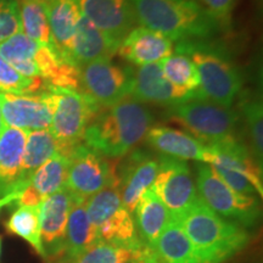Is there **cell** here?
Returning a JSON list of instances; mask_svg holds the SVG:
<instances>
[{
  "label": "cell",
  "instance_id": "cell-1",
  "mask_svg": "<svg viewBox=\"0 0 263 263\" xmlns=\"http://www.w3.org/2000/svg\"><path fill=\"white\" fill-rule=\"evenodd\" d=\"M154 122L149 108L132 98L99 110L84 132L85 145L103 156L122 157L136 146Z\"/></svg>",
  "mask_w": 263,
  "mask_h": 263
},
{
  "label": "cell",
  "instance_id": "cell-2",
  "mask_svg": "<svg viewBox=\"0 0 263 263\" xmlns=\"http://www.w3.org/2000/svg\"><path fill=\"white\" fill-rule=\"evenodd\" d=\"M137 21L171 41H201L221 29L216 21L195 0H130Z\"/></svg>",
  "mask_w": 263,
  "mask_h": 263
},
{
  "label": "cell",
  "instance_id": "cell-3",
  "mask_svg": "<svg viewBox=\"0 0 263 263\" xmlns=\"http://www.w3.org/2000/svg\"><path fill=\"white\" fill-rule=\"evenodd\" d=\"M176 222L192 241L202 263L224 262L249 242V234L242 227L217 215L200 199Z\"/></svg>",
  "mask_w": 263,
  "mask_h": 263
},
{
  "label": "cell",
  "instance_id": "cell-4",
  "mask_svg": "<svg viewBox=\"0 0 263 263\" xmlns=\"http://www.w3.org/2000/svg\"><path fill=\"white\" fill-rule=\"evenodd\" d=\"M176 50L189 55L195 65L200 81L197 99L230 108L241 89L242 78L226 49L203 41H183Z\"/></svg>",
  "mask_w": 263,
  "mask_h": 263
},
{
  "label": "cell",
  "instance_id": "cell-5",
  "mask_svg": "<svg viewBox=\"0 0 263 263\" xmlns=\"http://www.w3.org/2000/svg\"><path fill=\"white\" fill-rule=\"evenodd\" d=\"M207 164L236 193L255 196L263 195L262 167L249 154L244 144L234 136L207 145Z\"/></svg>",
  "mask_w": 263,
  "mask_h": 263
},
{
  "label": "cell",
  "instance_id": "cell-6",
  "mask_svg": "<svg viewBox=\"0 0 263 263\" xmlns=\"http://www.w3.org/2000/svg\"><path fill=\"white\" fill-rule=\"evenodd\" d=\"M196 190L200 200L209 209L229 222L240 227H251L257 222V199L233 190L210 164H197Z\"/></svg>",
  "mask_w": 263,
  "mask_h": 263
},
{
  "label": "cell",
  "instance_id": "cell-7",
  "mask_svg": "<svg viewBox=\"0 0 263 263\" xmlns=\"http://www.w3.org/2000/svg\"><path fill=\"white\" fill-rule=\"evenodd\" d=\"M166 114L205 145L233 136L239 121L238 114L232 108L221 107L197 98L168 106Z\"/></svg>",
  "mask_w": 263,
  "mask_h": 263
},
{
  "label": "cell",
  "instance_id": "cell-8",
  "mask_svg": "<svg viewBox=\"0 0 263 263\" xmlns=\"http://www.w3.org/2000/svg\"><path fill=\"white\" fill-rule=\"evenodd\" d=\"M54 88L57 106L50 132L60 144L59 154L68 157L83 140L84 132L100 107L89 97L78 90Z\"/></svg>",
  "mask_w": 263,
  "mask_h": 263
},
{
  "label": "cell",
  "instance_id": "cell-9",
  "mask_svg": "<svg viewBox=\"0 0 263 263\" xmlns=\"http://www.w3.org/2000/svg\"><path fill=\"white\" fill-rule=\"evenodd\" d=\"M151 190L168 210L172 221H177L200 199L188 163L163 155L159 159Z\"/></svg>",
  "mask_w": 263,
  "mask_h": 263
},
{
  "label": "cell",
  "instance_id": "cell-10",
  "mask_svg": "<svg viewBox=\"0 0 263 263\" xmlns=\"http://www.w3.org/2000/svg\"><path fill=\"white\" fill-rule=\"evenodd\" d=\"M57 106V93L47 85L33 94L0 93V107L5 126L27 132L50 129Z\"/></svg>",
  "mask_w": 263,
  "mask_h": 263
},
{
  "label": "cell",
  "instance_id": "cell-11",
  "mask_svg": "<svg viewBox=\"0 0 263 263\" xmlns=\"http://www.w3.org/2000/svg\"><path fill=\"white\" fill-rule=\"evenodd\" d=\"M82 90L99 107H111L129 98L130 67L122 68L111 60H98L81 66Z\"/></svg>",
  "mask_w": 263,
  "mask_h": 263
},
{
  "label": "cell",
  "instance_id": "cell-12",
  "mask_svg": "<svg viewBox=\"0 0 263 263\" xmlns=\"http://www.w3.org/2000/svg\"><path fill=\"white\" fill-rule=\"evenodd\" d=\"M115 170L101 154L80 144L68 156L65 186L72 195L89 199L106 185Z\"/></svg>",
  "mask_w": 263,
  "mask_h": 263
},
{
  "label": "cell",
  "instance_id": "cell-13",
  "mask_svg": "<svg viewBox=\"0 0 263 263\" xmlns=\"http://www.w3.org/2000/svg\"><path fill=\"white\" fill-rule=\"evenodd\" d=\"M81 14L103 32L115 47H120L137 24L130 0H76Z\"/></svg>",
  "mask_w": 263,
  "mask_h": 263
},
{
  "label": "cell",
  "instance_id": "cell-14",
  "mask_svg": "<svg viewBox=\"0 0 263 263\" xmlns=\"http://www.w3.org/2000/svg\"><path fill=\"white\" fill-rule=\"evenodd\" d=\"M129 98L138 103H149L172 106L189 99L197 98L196 94L186 93L171 84L164 77L160 62L138 66L130 68Z\"/></svg>",
  "mask_w": 263,
  "mask_h": 263
},
{
  "label": "cell",
  "instance_id": "cell-15",
  "mask_svg": "<svg viewBox=\"0 0 263 263\" xmlns=\"http://www.w3.org/2000/svg\"><path fill=\"white\" fill-rule=\"evenodd\" d=\"M71 202L72 194L65 186L41 203V240L45 258L64 255Z\"/></svg>",
  "mask_w": 263,
  "mask_h": 263
},
{
  "label": "cell",
  "instance_id": "cell-16",
  "mask_svg": "<svg viewBox=\"0 0 263 263\" xmlns=\"http://www.w3.org/2000/svg\"><path fill=\"white\" fill-rule=\"evenodd\" d=\"M159 171V160L149 154L137 150L123 163L121 172H117L120 193L123 206L130 213L134 212L141 196L153 186Z\"/></svg>",
  "mask_w": 263,
  "mask_h": 263
},
{
  "label": "cell",
  "instance_id": "cell-17",
  "mask_svg": "<svg viewBox=\"0 0 263 263\" xmlns=\"http://www.w3.org/2000/svg\"><path fill=\"white\" fill-rule=\"evenodd\" d=\"M173 42L159 32L145 27H137L123 39L118 52L130 64L144 66L157 64L173 52Z\"/></svg>",
  "mask_w": 263,
  "mask_h": 263
},
{
  "label": "cell",
  "instance_id": "cell-18",
  "mask_svg": "<svg viewBox=\"0 0 263 263\" xmlns=\"http://www.w3.org/2000/svg\"><path fill=\"white\" fill-rule=\"evenodd\" d=\"M145 140L147 145L159 151L163 156L207 163V159H209L207 145L185 132L157 126L150 128L145 136Z\"/></svg>",
  "mask_w": 263,
  "mask_h": 263
},
{
  "label": "cell",
  "instance_id": "cell-19",
  "mask_svg": "<svg viewBox=\"0 0 263 263\" xmlns=\"http://www.w3.org/2000/svg\"><path fill=\"white\" fill-rule=\"evenodd\" d=\"M27 130L5 127L0 134V196L18 193Z\"/></svg>",
  "mask_w": 263,
  "mask_h": 263
},
{
  "label": "cell",
  "instance_id": "cell-20",
  "mask_svg": "<svg viewBox=\"0 0 263 263\" xmlns=\"http://www.w3.org/2000/svg\"><path fill=\"white\" fill-rule=\"evenodd\" d=\"M52 48L71 64L72 43L81 11L76 0H45ZM74 65V64H73ZM76 66V65H74Z\"/></svg>",
  "mask_w": 263,
  "mask_h": 263
},
{
  "label": "cell",
  "instance_id": "cell-21",
  "mask_svg": "<svg viewBox=\"0 0 263 263\" xmlns=\"http://www.w3.org/2000/svg\"><path fill=\"white\" fill-rule=\"evenodd\" d=\"M116 51L117 47L105 37L104 33L81 15L72 43V62L80 68L93 61L111 60Z\"/></svg>",
  "mask_w": 263,
  "mask_h": 263
},
{
  "label": "cell",
  "instance_id": "cell-22",
  "mask_svg": "<svg viewBox=\"0 0 263 263\" xmlns=\"http://www.w3.org/2000/svg\"><path fill=\"white\" fill-rule=\"evenodd\" d=\"M87 200L72 195L64 252L68 263L73 262L98 242L97 232L88 218Z\"/></svg>",
  "mask_w": 263,
  "mask_h": 263
},
{
  "label": "cell",
  "instance_id": "cell-23",
  "mask_svg": "<svg viewBox=\"0 0 263 263\" xmlns=\"http://www.w3.org/2000/svg\"><path fill=\"white\" fill-rule=\"evenodd\" d=\"M138 235L143 245L154 250L161 233L172 221L168 210L151 188L145 192L134 210Z\"/></svg>",
  "mask_w": 263,
  "mask_h": 263
},
{
  "label": "cell",
  "instance_id": "cell-24",
  "mask_svg": "<svg viewBox=\"0 0 263 263\" xmlns=\"http://www.w3.org/2000/svg\"><path fill=\"white\" fill-rule=\"evenodd\" d=\"M34 62L39 70V76L49 87L71 90H78L81 88L78 67L60 57L54 48L39 45Z\"/></svg>",
  "mask_w": 263,
  "mask_h": 263
},
{
  "label": "cell",
  "instance_id": "cell-25",
  "mask_svg": "<svg viewBox=\"0 0 263 263\" xmlns=\"http://www.w3.org/2000/svg\"><path fill=\"white\" fill-rule=\"evenodd\" d=\"M59 151L60 144L52 136L50 129L28 132L18 182V193L24 192L29 185L35 171Z\"/></svg>",
  "mask_w": 263,
  "mask_h": 263
},
{
  "label": "cell",
  "instance_id": "cell-26",
  "mask_svg": "<svg viewBox=\"0 0 263 263\" xmlns=\"http://www.w3.org/2000/svg\"><path fill=\"white\" fill-rule=\"evenodd\" d=\"M159 263H202L178 222L171 221L154 248Z\"/></svg>",
  "mask_w": 263,
  "mask_h": 263
},
{
  "label": "cell",
  "instance_id": "cell-27",
  "mask_svg": "<svg viewBox=\"0 0 263 263\" xmlns=\"http://www.w3.org/2000/svg\"><path fill=\"white\" fill-rule=\"evenodd\" d=\"M38 43L29 39L22 32L0 43V57L9 62L20 74L27 78L39 77V70L34 62Z\"/></svg>",
  "mask_w": 263,
  "mask_h": 263
},
{
  "label": "cell",
  "instance_id": "cell-28",
  "mask_svg": "<svg viewBox=\"0 0 263 263\" xmlns=\"http://www.w3.org/2000/svg\"><path fill=\"white\" fill-rule=\"evenodd\" d=\"M17 4L22 33L39 45L52 48L45 0H17Z\"/></svg>",
  "mask_w": 263,
  "mask_h": 263
},
{
  "label": "cell",
  "instance_id": "cell-29",
  "mask_svg": "<svg viewBox=\"0 0 263 263\" xmlns=\"http://www.w3.org/2000/svg\"><path fill=\"white\" fill-rule=\"evenodd\" d=\"M67 172L68 157L58 153L35 171L29 186L44 200L47 196L65 188Z\"/></svg>",
  "mask_w": 263,
  "mask_h": 263
},
{
  "label": "cell",
  "instance_id": "cell-30",
  "mask_svg": "<svg viewBox=\"0 0 263 263\" xmlns=\"http://www.w3.org/2000/svg\"><path fill=\"white\" fill-rule=\"evenodd\" d=\"M5 227L11 234L26 240L37 254L45 258L41 240V205L18 206Z\"/></svg>",
  "mask_w": 263,
  "mask_h": 263
},
{
  "label": "cell",
  "instance_id": "cell-31",
  "mask_svg": "<svg viewBox=\"0 0 263 263\" xmlns=\"http://www.w3.org/2000/svg\"><path fill=\"white\" fill-rule=\"evenodd\" d=\"M164 77L178 89L197 95L199 73L189 55L176 52L160 62Z\"/></svg>",
  "mask_w": 263,
  "mask_h": 263
},
{
  "label": "cell",
  "instance_id": "cell-32",
  "mask_svg": "<svg viewBox=\"0 0 263 263\" xmlns=\"http://www.w3.org/2000/svg\"><path fill=\"white\" fill-rule=\"evenodd\" d=\"M147 250L149 248L146 246L140 249H129L105 244V242H97L71 263H128L143 257Z\"/></svg>",
  "mask_w": 263,
  "mask_h": 263
},
{
  "label": "cell",
  "instance_id": "cell-33",
  "mask_svg": "<svg viewBox=\"0 0 263 263\" xmlns=\"http://www.w3.org/2000/svg\"><path fill=\"white\" fill-rule=\"evenodd\" d=\"M47 84L42 78L24 77L0 57V93L33 94L44 90Z\"/></svg>",
  "mask_w": 263,
  "mask_h": 263
},
{
  "label": "cell",
  "instance_id": "cell-34",
  "mask_svg": "<svg viewBox=\"0 0 263 263\" xmlns=\"http://www.w3.org/2000/svg\"><path fill=\"white\" fill-rule=\"evenodd\" d=\"M241 112L244 115L245 123L251 147L254 151L255 161L262 167L263 157V110L262 103L258 99H246L241 103Z\"/></svg>",
  "mask_w": 263,
  "mask_h": 263
},
{
  "label": "cell",
  "instance_id": "cell-35",
  "mask_svg": "<svg viewBox=\"0 0 263 263\" xmlns=\"http://www.w3.org/2000/svg\"><path fill=\"white\" fill-rule=\"evenodd\" d=\"M22 32L17 0H0V43Z\"/></svg>",
  "mask_w": 263,
  "mask_h": 263
},
{
  "label": "cell",
  "instance_id": "cell-36",
  "mask_svg": "<svg viewBox=\"0 0 263 263\" xmlns=\"http://www.w3.org/2000/svg\"><path fill=\"white\" fill-rule=\"evenodd\" d=\"M200 6L212 16L221 26L229 24L230 14L235 8L238 0H195Z\"/></svg>",
  "mask_w": 263,
  "mask_h": 263
},
{
  "label": "cell",
  "instance_id": "cell-37",
  "mask_svg": "<svg viewBox=\"0 0 263 263\" xmlns=\"http://www.w3.org/2000/svg\"><path fill=\"white\" fill-rule=\"evenodd\" d=\"M20 194L21 193H12V194H9V195H6V196L0 197V210H2L3 207L6 205H10V203L17 201L18 197H20Z\"/></svg>",
  "mask_w": 263,
  "mask_h": 263
},
{
  "label": "cell",
  "instance_id": "cell-38",
  "mask_svg": "<svg viewBox=\"0 0 263 263\" xmlns=\"http://www.w3.org/2000/svg\"><path fill=\"white\" fill-rule=\"evenodd\" d=\"M136 263H159L156 261V257H155V254H154L153 250H147L146 254L143 256V257L138 259L136 261Z\"/></svg>",
  "mask_w": 263,
  "mask_h": 263
},
{
  "label": "cell",
  "instance_id": "cell-39",
  "mask_svg": "<svg viewBox=\"0 0 263 263\" xmlns=\"http://www.w3.org/2000/svg\"><path fill=\"white\" fill-rule=\"evenodd\" d=\"M5 128V123H4V120H3V115H2V107H0V134H2L3 129Z\"/></svg>",
  "mask_w": 263,
  "mask_h": 263
},
{
  "label": "cell",
  "instance_id": "cell-40",
  "mask_svg": "<svg viewBox=\"0 0 263 263\" xmlns=\"http://www.w3.org/2000/svg\"><path fill=\"white\" fill-rule=\"evenodd\" d=\"M0 251H2V239H0Z\"/></svg>",
  "mask_w": 263,
  "mask_h": 263
},
{
  "label": "cell",
  "instance_id": "cell-41",
  "mask_svg": "<svg viewBox=\"0 0 263 263\" xmlns=\"http://www.w3.org/2000/svg\"><path fill=\"white\" fill-rule=\"evenodd\" d=\"M137 261H138V259H137ZM128 263H136V261H133V262H128Z\"/></svg>",
  "mask_w": 263,
  "mask_h": 263
}]
</instances>
